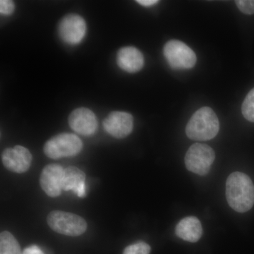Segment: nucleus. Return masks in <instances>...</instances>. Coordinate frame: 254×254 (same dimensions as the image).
Listing matches in <instances>:
<instances>
[{"label": "nucleus", "mask_w": 254, "mask_h": 254, "mask_svg": "<svg viewBox=\"0 0 254 254\" xmlns=\"http://www.w3.org/2000/svg\"><path fill=\"white\" fill-rule=\"evenodd\" d=\"M227 203L238 213H246L254 204V185L248 175L235 172L226 182Z\"/></svg>", "instance_id": "f257e3e1"}, {"label": "nucleus", "mask_w": 254, "mask_h": 254, "mask_svg": "<svg viewBox=\"0 0 254 254\" xmlns=\"http://www.w3.org/2000/svg\"><path fill=\"white\" fill-rule=\"evenodd\" d=\"M220 130V123L215 112L208 107L197 110L186 127L187 136L191 140L209 141L215 138Z\"/></svg>", "instance_id": "f03ea898"}, {"label": "nucleus", "mask_w": 254, "mask_h": 254, "mask_svg": "<svg viewBox=\"0 0 254 254\" xmlns=\"http://www.w3.org/2000/svg\"><path fill=\"white\" fill-rule=\"evenodd\" d=\"M47 222L53 231L66 236H80L88 227L86 220L79 215L61 210L50 212Z\"/></svg>", "instance_id": "7ed1b4c3"}, {"label": "nucleus", "mask_w": 254, "mask_h": 254, "mask_svg": "<svg viewBox=\"0 0 254 254\" xmlns=\"http://www.w3.org/2000/svg\"><path fill=\"white\" fill-rule=\"evenodd\" d=\"M83 148V142L76 135L63 133L50 138L45 143L43 151L48 158L59 159L74 156Z\"/></svg>", "instance_id": "20e7f679"}, {"label": "nucleus", "mask_w": 254, "mask_h": 254, "mask_svg": "<svg viewBox=\"0 0 254 254\" xmlns=\"http://www.w3.org/2000/svg\"><path fill=\"white\" fill-rule=\"evenodd\" d=\"M163 53L169 65L174 69H190L196 63L193 50L182 41H168L164 46Z\"/></svg>", "instance_id": "39448f33"}, {"label": "nucleus", "mask_w": 254, "mask_h": 254, "mask_svg": "<svg viewBox=\"0 0 254 254\" xmlns=\"http://www.w3.org/2000/svg\"><path fill=\"white\" fill-rule=\"evenodd\" d=\"M215 158V152L211 147L195 143L187 150L185 162L187 170L203 176L209 173Z\"/></svg>", "instance_id": "423d86ee"}, {"label": "nucleus", "mask_w": 254, "mask_h": 254, "mask_svg": "<svg viewBox=\"0 0 254 254\" xmlns=\"http://www.w3.org/2000/svg\"><path fill=\"white\" fill-rule=\"evenodd\" d=\"M86 32V23L81 16L68 14L59 25V35L64 42L69 45L81 43Z\"/></svg>", "instance_id": "0eeeda50"}, {"label": "nucleus", "mask_w": 254, "mask_h": 254, "mask_svg": "<svg viewBox=\"0 0 254 254\" xmlns=\"http://www.w3.org/2000/svg\"><path fill=\"white\" fill-rule=\"evenodd\" d=\"M1 161L5 168L15 173H24L31 168L32 155L22 145L6 148L1 154Z\"/></svg>", "instance_id": "6e6552de"}, {"label": "nucleus", "mask_w": 254, "mask_h": 254, "mask_svg": "<svg viewBox=\"0 0 254 254\" xmlns=\"http://www.w3.org/2000/svg\"><path fill=\"white\" fill-rule=\"evenodd\" d=\"M103 127L112 136L124 138L133 131V118L126 112H112L103 121Z\"/></svg>", "instance_id": "1a4fd4ad"}, {"label": "nucleus", "mask_w": 254, "mask_h": 254, "mask_svg": "<svg viewBox=\"0 0 254 254\" xmlns=\"http://www.w3.org/2000/svg\"><path fill=\"white\" fill-rule=\"evenodd\" d=\"M64 169L57 164H50L43 169L40 177V185L48 196H59L63 190Z\"/></svg>", "instance_id": "9d476101"}, {"label": "nucleus", "mask_w": 254, "mask_h": 254, "mask_svg": "<svg viewBox=\"0 0 254 254\" xmlns=\"http://www.w3.org/2000/svg\"><path fill=\"white\" fill-rule=\"evenodd\" d=\"M68 125L73 131L83 136H91L98 128L95 114L86 108L73 110L68 118Z\"/></svg>", "instance_id": "9b49d317"}, {"label": "nucleus", "mask_w": 254, "mask_h": 254, "mask_svg": "<svg viewBox=\"0 0 254 254\" xmlns=\"http://www.w3.org/2000/svg\"><path fill=\"white\" fill-rule=\"evenodd\" d=\"M117 63L124 71L136 73L143 67L144 58L141 52L134 47H125L119 50Z\"/></svg>", "instance_id": "f8f14e48"}, {"label": "nucleus", "mask_w": 254, "mask_h": 254, "mask_svg": "<svg viewBox=\"0 0 254 254\" xmlns=\"http://www.w3.org/2000/svg\"><path fill=\"white\" fill-rule=\"evenodd\" d=\"M86 174L76 167H68L64 170L63 190H72L80 198L86 196Z\"/></svg>", "instance_id": "ddd939ff"}, {"label": "nucleus", "mask_w": 254, "mask_h": 254, "mask_svg": "<svg viewBox=\"0 0 254 254\" xmlns=\"http://www.w3.org/2000/svg\"><path fill=\"white\" fill-rule=\"evenodd\" d=\"M177 236L187 242H198L203 235L201 222L196 217H187L180 220L175 228Z\"/></svg>", "instance_id": "4468645a"}, {"label": "nucleus", "mask_w": 254, "mask_h": 254, "mask_svg": "<svg viewBox=\"0 0 254 254\" xmlns=\"http://www.w3.org/2000/svg\"><path fill=\"white\" fill-rule=\"evenodd\" d=\"M0 254H23L18 241L9 232L0 234Z\"/></svg>", "instance_id": "2eb2a0df"}, {"label": "nucleus", "mask_w": 254, "mask_h": 254, "mask_svg": "<svg viewBox=\"0 0 254 254\" xmlns=\"http://www.w3.org/2000/svg\"><path fill=\"white\" fill-rule=\"evenodd\" d=\"M242 113L246 120L254 123V88L246 96L242 106Z\"/></svg>", "instance_id": "dca6fc26"}, {"label": "nucleus", "mask_w": 254, "mask_h": 254, "mask_svg": "<svg viewBox=\"0 0 254 254\" xmlns=\"http://www.w3.org/2000/svg\"><path fill=\"white\" fill-rule=\"evenodd\" d=\"M150 250L151 249L148 244L139 242L126 247L123 254H150Z\"/></svg>", "instance_id": "f3484780"}, {"label": "nucleus", "mask_w": 254, "mask_h": 254, "mask_svg": "<svg viewBox=\"0 0 254 254\" xmlns=\"http://www.w3.org/2000/svg\"><path fill=\"white\" fill-rule=\"evenodd\" d=\"M237 7L245 14H254V0H237Z\"/></svg>", "instance_id": "a211bd4d"}, {"label": "nucleus", "mask_w": 254, "mask_h": 254, "mask_svg": "<svg viewBox=\"0 0 254 254\" xmlns=\"http://www.w3.org/2000/svg\"><path fill=\"white\" fill-rule=\"evenodd\" d=\"M15 5L11 0H1L0 1V12L3 15H11L14 12Z\"/></svg>", "instance_id": "6ab92c4d"}, {"label": "nucleus", "mask_w": 254, "mask_h": 254, "mask_svg": "<svg viewBox=\"0 0 254 254\" xmlns=\"http://www.w3.org/2000/svg\"><path fill=\"white\" fill-rule=\"evenodd\" d=\"M23 254H45L40 247L36 245H32L23 250Z\"/></svg>", "instance_id": "aec40b11"}, {"label": "nucleus", "mask_w": 254, "mask_h": 254, "mask_svg": "<svg viewBox=\"0 0 254 254\" xmlns=\"http://www.w3.org/2000/svg\"><path fill=\"white\" fill-rule=\"evenodd\" d=\"M136 2L142 6H150L158 4L159 1H157V0H138Z\"/></svg>", "instance_id": "412c9836"}]
</instances>
